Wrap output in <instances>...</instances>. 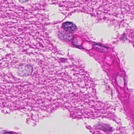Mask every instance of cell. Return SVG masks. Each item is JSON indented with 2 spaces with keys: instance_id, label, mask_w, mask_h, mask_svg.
<instances>
[{
  "instance_id": "obj_1",
  "label": "cell",
  "mask_w": 134,
  "mask_h": 134,
  "mask_svg": "<svg viewBox=\"0 0 134 134\" xmlns=\"http://www.w3.org/2000/svg\"><path fill=\"white\" fill-rule=\"evenodd\" d=\"M34 70V68L31 65L24 64L19 68V73L21 76H27L31 75Z\"/></svg>"
},
{
  "instance_id": "obj_2",
  "label": "cell",
  "mask_w": 134,
  "mask_h": 134,
  "mask_svg": "<svg viewBox=\"0 0 134 134\" xmlns=\"http://www.w3.org/2000/svg\"><path fill=\"white\" fill-rule=\"evenodd\" d=\"M62 27L65 31L69 33H73L76 30V26L71 22H65L63 24Z\"/></svg>"
},
{
  "instance_id": "obj_4",
  "label": "cell",
  "mask_w": 134,
  "mask_h": 134,
  "mask_svg": "<svg viewBox=\"0 0 134 134\" xmlns=\"http://www.w3.org/2000/svg\"><path fill=\"white\" fill-rule=\"evenodd\" d=\"M2 134H13L12 133H11L10 132H8V131H5V132H4Z\"/></svg>"
},
{
  "instance_id": "obj_3",
  "label": "cell",
  "mask_w": 134,
  "mask_h": 134,
  "mask_svg": "<svg viewBox=\"0 0 134 134\" xmlns=\"http://www.w3.org/2000/svg\"><path fill=\"white\" fill-rule=\"evenodd\" d=\"M19 1L20 3H25V2H26L28 1L29 0H19Z\"/></svg>"
}]
</instances>
